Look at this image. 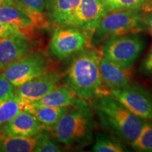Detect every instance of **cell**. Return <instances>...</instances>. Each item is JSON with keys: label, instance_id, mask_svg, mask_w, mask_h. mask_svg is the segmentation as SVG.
<instances>
[{"label": "cell", "instance_id": "21", "mask_svg": "<svg viewBox=\"0 0 152 152\" xmlns=\"http://www.w3.org/2000/svg\"><path fill=\"white\" fill-rule=\"evenodd\" d=\"M92 151L95 152H123L125 151V149L121 142L113 137L99 132L96 135Z\"/></svg>", "mask_w": 152, "mask_h": 152}, {"label": "cell", "instance_id": "30", "mask_svg": "<svg viewBox=\"0 0 152 152\" xmlns=\"http://www.w3.org/2000/svg\"><path fill=\"white\" fill-rule=\"evenodd\" d=\"M102 1L104 6H105L108 13H109L113 11L114 6H115V4L117 0H102Z\"/></svg>", "mask_w": 152, "mask_h": 152}, {"label": "cell", "instance_id": "25", "mask_svg": "<svg viewBox=\"0 0 152 152\" xmlns=\"http://www.w3.org/2000/svg\"><path fill=\"white\" fill-rule=\"evenodd\" d=\"M146 1L147 0H117L113 11L127 9H140Z\"/></svg>", "mask_w": 152, "mask_h": 152}, {"label": "cell", "instance_id": "31", "mask_svg": "<svg viewBox=\"0 0 152 152\" xmlns=\"http://www.w3.org/2000/svg\"><path fill=\"white\" fill-rule=\"evenodd\" d=\"M142 12H152V0H147L140 8Z\"/></svg>", "mask_w": 152, "mask_h": 152}, {"label": "cell", "instance_id": "3", "mask_svg": "<svg viewBox=\"0 0 152 152\" xmlns=\"http://www.w3.org/2000/svg\"><path fill=\"white\" fill-rule=\"evenodd\" d=\"M96 127L92 109L85 100L68 109L53 125L52 131L60 143L68 147L87 144L92 140Z\"/></svg>", "mask_w": 152, "mask_h": 152}, {"label": "cell", "instance_id": "13", "mask_svg": "<svg viewBox=\"0 0 152 152\" xmlns=\"http://www.w3.org/2000/svg\"><path fill=\"white\" fill-rule=\"evenodd\" d=\"M99 73L104 84L109 90H121L131 85L132 68L121 67L104 56L101 58Z\"/></svg>", "mask_w": 152, "mask_h": 152}, {"label": "cell", "instance_id": "5", "mask_svg": "<svg viewBox=\"0 0 152 152\" xmlns=\"http://www.w3.org/2000/svg\"><path fill=\"white\" fill-rule=\"evenodd\" d=\"M94 32L75 27L56 28L49 43V51L55 58L64 59L71 55L92 47Z\"/></svg>", "mask_w": 152, "mask_h": 152}, {"label": "cell", "instance_id": "32", "mask_svg": "<svg viewBox=\"0 0 152 152\" xmlns=\"http://www.w3.org/2000/svg\"><path fill=\"white\" fill-rule=\"evenodd\" d=\"M4 1H5V0H0V4L4 2Z\"/></svg>", "mask_w": 152, "mask_h": 152}, {"label": "cell", "instance_id": "29", "mask_svg": "<svg viewBox=\"0 0 152 152\" xmlns=\"http://www.w3.org/2000/svg\"><path fill=\"white\" fill-rule=\"evenodd\" d=\"M143 19L146 28L152 38V12H143Z\"/></svg>", "mask_w": 152, "mask_h": 152}, {"label": "cell", "instance_id": "27", "mask_svg": "<svg viewBox=\"0 0 152 152\" xmlns=\"http://www.w3.org/2000/svg\"><path fill=\"white\" fill-rule=\"evenodd\" d=\"M11 35H20V34L12 26L0 20V38Z\"/></svg>", "mask_w": 152, "mask_h": 152}, {"label": "cell", "instance_id": "12", "mask_svg": "<svg viewBox=\"0 0 152 152\" xmlns=\"http://www.w3.org/2000/svg\"><path fill=\"white\" fill-rule=\"evenodd\" d=\"M35 115L22 111L0 127V134L12 137H33L45 129Z\"/></svg>", "mask_w": 152, "mask_h": 152}, {"label": "cell", "instance_id": "9", "mask_svg": "<svg viewBox=\"0 0 152 152\" xmlns=\"http://www.w3.org/2000/svg\"><path fill=\"white\" fill-rule=\"evenodd\" d=\"M107 14L102 0H80L73 15L63 26L94 32L102 18Z\"/></svg>", "mask_w": 152, "mask_h": 152}, {"label": "cell", "instance_id": "10", "mask_svg": "<svg viewBox=\"0 0 152 152\" xmlns=\"http://www.w3.org/2000/svg\"><path fill=\"white\" fill-rule=\"evenodd\" d=\"M61 77V74L58 71H49L17 87L15 94L27 102H35L54 90Z\"/></svg>", "mask_w": 152, "mask_h": 152}, {"label": "cell", "instance_id": "6", "mask_svg": "<svg viewBox=\"0 0 152 152\" xmlns=\"http://www.w3.org/2000/svg\"><path fill=\"white\" fill-rule=\"evenodd\" d=\"M145 47V41L139 33L113 37L105 42L103 56L123 68H131Z\"/></svg>", "mask_w": 152, "mask_h": 152}, {"label": "cell", "instance_id": "22", "mask_svg": "<svg viewBox=\"0 0 152 152\" xmlns=\"http://www.w3.org/2000/svg\"><path fill=\"white\" fill-rule=\"evenodd\" d=\"M131 146L136 151L152 152V123H145L139 136L131 142Z\"/></svg>", "mask_w": 152, "mask_h": 152}, {"label": "cell", "instance_id": "15", "mask_svg": "<svg viewBox=\"0 0 152 152\" xmlns=\"http://www.w3.org/2000/svg\"><path fill=\"white\" fill-rule=\"evenodd\" d=\"M83 99L76 97L68 87L56 86L54 90L45 94L40 99L29 103L35 106L69 107L76 105Z\"/></svg>", "mask_w": 152, "mask_h": 152}, {"label": "cell", "instance_id": "11", "mask_svg": "<svg viewBox=\"0 0 152 152\" xmlns=\"http://www.w3.org/2000/svg\"><path fill=\"white\" fill-rule=\"evenodd\" d=\"M33 52L29 39L20 35L0 38V71Z\"/></svg>", "mask_w": 152, "mask_h": 152}, {"label": "cell", "instance_id": "16", "mask_svg": "<svg viewBox=\"0 0 152 152\" xmlns=\"http://www.w3.org/2000/svg\"><path fill=\"white\" fill-rule=\"evenodd\" d=\"M37 139L38 134L33 137H12L0 134V151H33Z\"/></svg>", "mask_w": 152, "mask_h": 152}, {"label": "cell", "instance_id": "28", "mask_svg": "<svg viewBox=\"0 0 152 152\" xmlns=\"http://www.w3.org/2000/svg\"><path fill=\"white\" fill-rule=\"evenodd\" d=\"M142 71L147 74H152V45L149 54L142 63Z\"/></svg>", "mask_w": 152, "mask_h": 152}, {"label": "cell", "instance_id": "18", "mask_svg": "<svg viewBox=\"0 0 152 152\" xmlns=\"http://www.w3.org/2000/svg\"><path fill=\"white\" fill-rule=\"evenodd\" d=\"M80 2V0H52L53 20L63 26L73 15Z\"/></svg>", "mask_w": 152, "mask_h": 152}, {"label": "cell", "instance_id": "2", "mask_svg": "<svg viewBox=\"0 0 152 152\" xmlns=\"http://www.w3.org/2000/svg\"><path fill=\"white\" fill-rule=\"evenodd\" d=\"M90 103L102 125L125 142L134 141L147 122L110 94L92 99Z\"/></svg>", "mask_w": 152, "mask_h": 152}, {"label": "cell", "instance_id": "1", "mask_svg": "<svg viewBox=\"0 0 152 152\" xmlns=\"http://www.w3.org/2000/svg\"><path fill=\"white\" fill-rule=\"evenodd\" d=\"M102 51L87 47L80 51L68 68L66 84L76 97L90 101L110 94V90L104 84L99 73V63Z\"/></svg>", "mask_w": 152, "mask_h": 152}, {"label": "cell", "instance_id": "20", "mask_svg": "<svg viewBox=\"0 0 152 152\" xmlns=\"http://www.w3.org/2000/svg\"><path fill=\"white\" fill-rule=\"evenodd\" d=\"M4 2L14 6L20 11H22L33 22L36 28L46 29L49 27V22L44 13L39 12L35 9L30 8L18 1V0H5Z\"/></svg>", "mask_w": 152, "mask_h": 152}, {"label": "cell", "instance_id": "8", "mask_svg": "<svg viewBox=\"0 0 152 152\" xmlns=\"http://www.w3.org/2000/svg\"><path fill=\"white\" fill-rule=\"evenodd\" d=\"M110 95L133 114L147 121H152V99L141 87L130 85L121 90H111Z\"/></svg>", "mask_w": 152, "mask_h": 152}, {"label": "cell", "instance_id": "4", "mask_svg": "<svg viewBox=\"0 0 152 152\" xmlns=\"http://www.w3.org/2000/svg\"><path fill=\"white\" fill-rule=\"evenodd\" d=\"M147 30L143 12L139 9H127L111 11L102 18L95 28L92 39L95 43L106 42L110 39Z\"/></svg>", "mask_w": 152, "mask_h": 152}, {"label": "cell", "instance_id": "24", "mask_svg": "<svg viewBox=\"0 0 152 152\" xmlns=\"http://www.w3.org/2000/svg\"><path fill=\"white\" fill-rule=\"evenodd\" d=\"M17 87L0 74V104L15 96Z\"/></svg>", "mask_w": 152, "mask_h": 152}, {"label": "cell", "instance_id": "26", "mask_svg": "<svg viewBox=\"0 0 152 152\" xmlns=\"http://www.w3.org/2000/svg\"><path fill=\"white\" fill-rule=\"evenodd\" d=\"M18 1L41 13H44L46 7L45 0H18Z\"/></svg>", "mask_w": 152, "mask_h": 152}, {"label": "cell", "instance_id": "17", "mask_svg": "<svg viewBox=\"0 0 152 152\" xmlns=\"http://www.w3.org/2000/svg\"><path fill=\"white\" fill-rule=\"evenodd\" d=\"M69 107L35 106L31 105L29 102H27L26 111L35 115L36 118L45 127L50 128L68 111Z\"/></svg>", "mask_w": 152, "mask_h": 152}, {"label": "cell", "instance_id": "7", "mask_svg": "<svg viewBox=\"0 0 152 152\" xmlns=\"http://www.w3.org/2000/svg\"><path fill=\"white\" fill-rule=\"evenodd\" d=\"M47 55L41 51L32 52L3 70V75L16 87L49 71Z\"/></svg>", "mask_w": 152, "mask_h": 152}, {"label": "cell", "instance_id": "23", "mask_svg": "<svg viewBox=\"0 0 152 152\" xmlns=\"http://www.w3.org/2000/svg\"><path fill=\"white\" fill-rule=\"evenodd\" d=\"M62 148L49 136V133L45 132V129L38 133V139L33 151L35 152H57L61 151Z\"/></svg>", "mask_w": 152, "mask_h": 152}, {"label": "cell", "instance_id": "19", "mask_svg": "<svg viewBox=\"0 0 152 152\" xmlns=\"http://www.w3.org/2000/svg\"><path fill=\"white\" fill-rule=\"evenodd\" d=\"M27 102L15 94L14 96L0 104V127L9 122L17 114L26 110Z\"/></svg>", "mask_w": 152, "mask_h": 152}, {"label": "cell", "instance_id": "14", "mask_svg": "<svg viewBox=\"0 0 152 152\" xmlns=\"http://www.w3.org/2000/svg\"><path fill=\"white\" fill-rule=\"evenodd\" d=\"M0 20L12 26L30 41L35 37L36 28L33 22L14 6L5 2L0 4Z\"/></svg>", "mask_w": 152, "mask_h": 152}]
</instances>
